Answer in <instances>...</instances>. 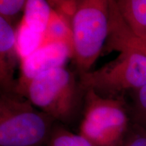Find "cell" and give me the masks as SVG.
I'll return each instance as SVG.
<instances>
[{
    "label": "cell",
    "instance_id": "6da1fadb",
    "mask_svg": "<svg viewBox=\"0 0 146 146\" xmlns=\"http://www.w3.org/2000/svg\"><path fill=\"white\" fill-rule=\"evenodd\" d=\"M112 0H76L70 18L73 56L78 75L88 72L104 49Z\"/></svg>",
    "mask_w": 146,
    "mask_h": 146
},
{
    "label": "cell",
    "instance_id": "7a4b0ae2",
    "mask_svg": "<svg viewBox=\"0 0 146 146\" xmlns=\"http://www.w3.org/2000/svg\"><path fill=\"white\" fill-rule=\"evenodd\" d=\"M54 120L27 98L1 91L0 146H40L50 140Z\"/></svg>",
    "mask_w": 146,
    "mask_h": 146
},
{
    "label": "cell",
    "instance_id": "3957f363",
    "mask_svg": "<svg viewBox=\"0 0 146 146\" xmlns=\"http://www.w3.org/2000/svg\"><path fill=\"white\" fill-rule=\"evenodd\" d=\"M131 123L125 98H107L92 89L84 91L79 132L96 146H121Z\"/></svg>",
    "mask_w": 146,
    "mask_h": 146
},
{
    "label": "cell",
    "instance_id": "277c9868",
    "mask_svg": "<svg viewBox=\"0 0 146 146\" xmlns=\"http://www.w3.org/2000/svg\"><path fill=\"white\" fill-rule=\"evenodd\" d=\"M20 95L54 121L67 123L74 117L84 91L79 77L62 66L33 78Z\"/></svg>",
    "mask_w": 146,
    "mask_h": 146
},
{
    "label": "cell",
    "instance_id": "5b68a950",
    "mask_svg": "<svg viewBox=\"0 0 146 146\" xmlns=\"http://www.w3.org/2000/svg\"><path fill=\"white\" fill-rule=\"evenodd\" d=\"M118 56L101 68L78 75L82 89L112 98H125L131 91L146 85V56L131 50Z\"/></svg>",
    "mask_w": 146,
    "mask_h": 146
},
{
    "label": "cell",
    "instance_id": "8992f818",
    "mask_svg": "<svg viewBox=\"0 0 146 146\" xmlns=\"http://www.w3.org/2000/svg\"><path fill=\"white\" fill-rule=\"evenodd\" d=\"M72 45L62 41L43 43L33 53L21 61V75L13 92L21 94L33 78L53 69L65 66L72 58Z\"/></svg>",
    "mask_w": 146,
    "mask_h": 146
},
{
    "label": "cell",
    "instance_id": "52a82bcc",
    "mask_svg": "<svg viewBox=\"0 0 146 146\" xmlns=\"http://www.w3.org/2000/svg\"><path fill=\"white\" fill-rule=\"evenodd\" d=\"M20 58L16 47V31L12 23L0 16V85L1 91H14L16 66Z\"/></svg>",
    "mask_w": 146,
    "mask_h": 146
},
{
    "label": "cell",
    "instance_id": "ba28073f",
    "mask_svg": "<svg viewBox=\"0 0 146 146\" xmlns=\"http://www.w3.org/2000/svg\"><path fill=\"white\" fill-rule=\"evenodd\" d=\"M120 52L131 50L146 56V39L137 36L131 31L120 15L115 0H112L110 12L109 34L104 50Z\"/></svg>",
    "mask_w": 146,
    "mask_h": 146
},
{
    "label": "cell",
    "instance_id": "9c48e42d",
    "mask_svg": "<svg viewBox=\"0 0 146 146\" xmlns=\"http://www.w3.org/2000/svg\"><path fill=\"white\" fill-rule=\"evenodd\" d=\"M120 15L135 35L146 39V0H115Z\"/></svg>",
    "mask_w": 146,
    "mask_h": 146
},
{
    "label": "cell",
    "instance_id": "30bf717a",
    "mask_svg": "<svg viewBox=\"0 0 146 146\" xmlns=\"http://www.w3.org/2000/svg\"><path fill=\"white\" fill-rule=\"evenodd\" d=\"M52 12L48 0H27L21 21L32 31L45 36Z\"/></svg>",
    "mask_w": 146,
    "mask_h": 146
},
{
    "label": "cell",
    "instance_id": "8fae6325",
    "mask_svg": "<svg viewBox=\"0 0 146 146\" xmlns=\"http://www.w3.org/2000/svg\"><path fill=\"white\" fill-rule=\"evenodd\" d=\"M44 35L35 32L21 21L16 30V47L20 62L43 45Z\"/></svg>",
    "mask_w": 146,
    "mask_h": 146
},
{
    "label": "cell",
    "instance_id": "7c38bea8",
    "mask_svg": "<svg viewBox=\"0 0 146 146\" xmlns=\"http://www.w3.org/2000/svg\"><path fill=\"white\" fill-rule=\"evenodd\" d=\"M55 41H66L72 45L70 22L64 16L53 9L43 43Z\"/></svg>",
    "mask_w": 146,
    "mask_h": 146
},
{
    "label": "cell",
    "instance_id": "4fadbf2b",
    "mask_svg": "<svg viewBox=\"0 0 146 146\" xmlns=\"http://www.w3.org/2000/svg\"><path fill=\"white\" fill-rule=\"evenodd\" d=\"M127 94L130 101L126 102L131 122L146 131V85Z\"/></svg>",
    "mask_w": 146,
    "mask_h": 146
},
{
    "label": "cell",
    "instance_id": "5bb4252c",
    "mask_svg": "<svg viewBox=\"0 0 146 146\" xmlns=\"http://www.w3.org/2000/svg\"><path fill=\"white\" fill-rule=\"evenodd\" d=\"M50 146H96L81 135L75 134L64 128L53 129Z\"/></svg>",
    "mask_w": 146,
    "mask_h": 146
},
{
    "label": "cell",
    "instance_id": "9a60e30c",
    "mask_svg": "<svg viewBox=\"0 0 146 146\" xmlns=\"http://www.w3.org/2000/svg\"><path fill=\"white\" fill-rule=\"evenodd\" d=\"M27 0H0V16L11 22L18 13L23 11Z\"/></svg>",
    "mask_w": 146,
    "mask_h": 146
},
{
    "label": "cell",
    "instance_id": "2e32d148",
    "mask_svg": "<svg viewBox=\"0 0 146 146\" xmlns=\"http://www.w3.org/2000/svg\"><path fill=\"white\" fill-rule=\"evenodd\" d=\"M121 146H146V131L131 123L127 135Z\"/></svg>",
    "mask_w": 146,
    "mask_h": 146
},
{
    "label": "cell",
    "instance_id": "e0dca14e",
    "mask_svg": "<svg viewBox=\"0 0 146 146\" xmlns=\"http://www.w3.org/2000/svg\"><path fill=\"white\" fill-rule=\"evenodd\" d=\"M71 0H48L49 3L52 5V8L54 10H58L63 6L64 5L66 4Z\"/></svg>",
    "mask_w": 146,
    "mask_h": 146
}]
</instances>
